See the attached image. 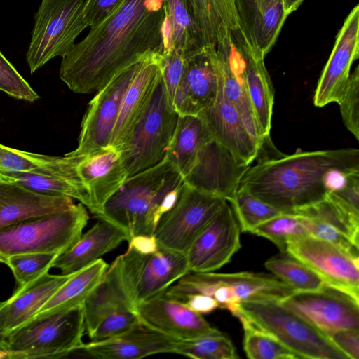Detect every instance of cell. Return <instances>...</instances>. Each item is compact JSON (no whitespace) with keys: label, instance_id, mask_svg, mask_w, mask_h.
<instances>
[{"label":"cell","instance_id":"cell-1","mask_svg":"<svg viewBox=\"0 0 359 359\" xmlns=\"http://www.w3.org/2000/svg\"><path fill=\"white\" fill-rule=\"evenodd\" d=\"M164 0H122L62 57L60 78L74 93L97 92L125 69L164 50Z\"/></svg>","mask_w":359,"mask_h":359},{"label":"cell","instance_id":"cell-2","mask_svg":"<svg viewBox=\"0 0 359 359\" xmlns=\"http://www.w3.org/2000/svg\"><path fill=\"white\" fill-rule=\"evenodd\" d=\"M334 170H359V150L297 152L261 161L249 167L240 187L282 212L294 213L325 198Z\"/></svg>","mask_w":359,"mask_h":359},{"label":"cell","instance_id":"cell-3","mask_svg":"<svg viewBox=\"0 0 359 359\" xmlns=\"http://www.w3.org/2000/svg\"><path fill=\"white\" fill-rule=\"evenodd\" d=\"M184 185V177L166 156L156 165L128 177L95 217L123 229L130 238L154 235L160 219L175 205Z\"/></svg>","mask_w":359,"mask_h":359},{"label":"cell","instance_id":"cell-4","mask_svg":"<svg viewBox=\"0 0 359 359\" xmlns=\"http://www.w3.org/2000/svg\"><path fill=\"white\" fill-rule=\"evenodd\" d=\"M82 305L32 318L5 336L0 341V350L12 359L68 357L83 344Z\"/></svg>","mask_w":359,"mask_h":359},{"label":"cell","instance_id":"cell-5","mask_svg":"<svg viewBox=\"0 0 359 359\" xmlns=\"http://www.w3.org/2000/svg\"><path fill=\"white\" fill-rule=\"evenodd\" d=\"M88 219L86 206L79 203L9 226L0 230V255L6 260L10 255L24 252L60 255L79 239Z\"/></svg>","mask_w":359,"mask_h":359},{"label":"cell","instance_id":"cell-6","mask_svg":"<svg viewBox=\"0 0 359 359\" xmlns=\"http://www.w3.org/2000/svg\"><path fill=\"white\" fill-rule=\"evenodd\" d=\"M110 267L134 311L139 304L164 294L189 273L186 255L161 248L148 255L128 248Z\"/></svg>","mask_w":359,"mask_h":359},{"label":"cell","instance_id":"cell-7","mask_svg":"<svg viewBox=\"0 0 359 359\" xmlns=\"http://www.w3.org/2000/svg\"><path fill=\"white\" fill-rule=\"evenodd\" d=\"M243 313L299 358L348 359L328 337L276 301L241 302Z\"/></svg>","mask_w":359,"mask_h":359},{"label":"cell","instance_id":"cell-8","mask_svg":"<svg viewBox=\"0 0 359 359\" xmlns=\"http://www.w3.org/2000/svg\"><path fill=\"white\" fill-rule=\"evenodd\" d=\"M177 118L161 79L145 112L119 151L128 177L163 161Z\"/></svg>","mask_w":359,"mask_h":359},{"label":"cell","instance_id":"cell-9","mask_svg":"<svg viewBox=\"0 0 359 359\" xmlns=\"http://www.w3.org/2000/svg\"><path fill=\"white\" fill-rule=\"evenodd\" d=\"M84 1L41 0L26 53L31 73L55 57H63L73 48L76 39L87 27Z\"/></svg>","mask_w":359,"mask_h":359},{"label":"cell","instance_id":"cell-10","mask_svg":"<svg viewBox=\"0 0 359 359\" xmlns=\"http://www.w3.org/2000/svg\"><path fill=\"white\" fill-rule=\"evenodd\" d=\"M226 201L185 183L177 203L156 228L159 248L186 255Z\"/></svg>","mask_w":359,"mask_h":359},{"label":"cell","instance_id":"cell-11","mask_svg":"<svg viewBox=\"0 0 359 359\" xmlns=\"http://www.w3.org/2000/svg\"><path fill=\"white\" fill-rule=\"evenodd\" d=\"M279 303L328 338L340 330H359V300L328 285L316 291L294 292Z\"/></svg>","mask_w":359,"mask_h":359},{"label":"cell","instance_id":"cell-12","mask_svg":"<svg viewBox=\"0 0 359 359\" xmlns=\"http://www.w3.org/2000/svg\"><path fill=\"white\" fill-rule=\"evenodd\" d=\"M287 251L314 271L327 285L359 300V256L311 235L290 240Z\"/></svg>","mask_w":359,"mask_h":359},{"label":"cell","instance_id":"cell-13","mask_svg":"<svg viewBox=\"0 0 359 359\" xmlns=\"http://www.w3.org/2000/svg\"><path fill=\"white\" fill-rule=\"evenodd\" d=\"M136 66L118 74L97 91L82 119L78 146L67 155L82 156L109 147L121 100Z\"/></svg>","mask_w":359,"mask_h":359},{"label":"cell","instance_id":"cell-14","mask_svg":"<svg viewBox=\"0 0 359 359\" xmlns=\"http://www.w3.org/2000/svg\"><path fill=\"white\" fill-rule=\"evenodd\" d=\"M241 229L226 201L186 254L189 272H212L241 249Z\"/></svg>","mask_w":359,"mask_h":359},{"label":"cell","instance_id":"cell-15","mask_svg":"<svg viewBox=\"0 0 359 359\" xmlns=\"http://www.w3.org/2000/svg\"><path fill=\"white\" fill-rule=\"evenodd\" d=\"M359 57V5L347 15L337 34L333 49L318 79L313 95L316 107L339 103L351 75L352 64Z\"/></svg>","mask_w":359,"mask_h":359},{"label":"cell","instance_id":"cell-16","mask_svg":"<svg viewBox=\"0 0 359 359\" xmlns=\"http://www.w3.org/2000/svg\"><path fill=\"white\" fill-rule=\"evenodd\" d=\"M185 70L172 102L180 116L198 115L215 99L219 86L216 48L204 46L185 56Z\"/></svg>","mask_w":359,"mask_h":359},{"label":"cell","instance_id":"cell-17","mask_svg":"<svg viewBox=\"0 0 359 359\" xmlns=\"http://www.w3.org/2000/svg\"><path fill=\"white\" fill-rule=\"evenodd\" d=\"M250 165H242L214 138L199 151L196 162L184 177L189 187L228 201L238 189Z\"/></svg>","mask_w":359,"mask_h":359},{"label":"cell","instance_id":"cell-18","mask_svg":"<svg viewBox=\"0 0 359 359\" xmlns=\"http://www.w3.org/2000/svg\"><path fill=\"white\" fill-rule=\"evenodd\" d=\"M161 57L154 54L137 64L121 100L109 147L120 151L145 112L162 79Z\"/></svg>","mask_w":359,"mask_h":359},{"label":"cell","instance_id":"cell-19","mask_svg":"<svg viewBox=\"0 0 359 359\" xmlns=\"http://www.w3.org/2000/svg\"><path fill=\"white\" fill-rule=\"evenodd\" d=\"M212 137L242 165H251L259 147L249 133L234 105L224 95L219 72V86L214 101L198 114Z\"/></svg>","mask_w":359,"mask_h":359},{"label":"cell","instance_id":"cell-20","mask_svg":"<svg viewBox=\"0 0 359 359\" xmlns=\"http://www.w3.org/2000/svg\"><path fill=\"white\" fill-rule=\"evenodd\" d=\"M135 311L141 324L180 340L219 332L201 314L165 293L139 304Z\"/></svg>","mask_w":359,"mask_h":359},{"label":"cell","instance_id":"cell-21","mask_svg":"<svg viewBox=\"0 0 359 359\" xmlns=\"http://www.w3.org/2000/svg\"><path fill=\"white\" fill-rule=\"evenodd\" d=\"M215 48L224 95L237 109L249 133L259 149L264 138L259 131L248 94L245 62L240 44L234 34L229 32Z\"/></svg>","mask_w":359,"mask_h":359},{"label":"cell","instance_id":"cell-22","mask_svg":"<svg viewBox=\"0 0 359 359\" xmlns=\"http://www.w3.org/2000/svg\"><path fill=\"white\" fill-rule=\"evenodd\" d=\"M243 43L264 58L274 46L287 17L283 0H234Z\"/></svg>","mask_w":359,"mask_h":359},{"label":"cell","instance_id":"cell-23","mask_svg":"<svg viewBox=\"0 0 359 359\" xmlns=\"http://www.w3.org/2000/svg\"><path fill=\"white\" fill-rule=\"evenodd\" d=\"M182 341L140 324L109 339L83 344L76 352L98 359H140L159 353H176Z\"/></svg>","mask_w":359,"mask_h":359},{"label":"cell","instance_id":"cell-24","mask_svg":"<svg viewBox=\"0 0 359 359\" xmlns=\"http://www.w3.org/2000/svg\"><path fill=\"white\" fill-rule=\"evenodd\" d=\"M77 171L90 196V212L95 216L102 212L107 201L128 177L120 151L111 147L79 156Z\"/></svg>","mask_w":359,"mask_h":359},{"label":"cell","instance_id":"cell-25","mask_svg":"<svg viewBox=\"0 0 359 359\" xmlns=\"http://www.w3.org/2000/svg\"><path fill=\"white\" fill-rule=\"evenodd\" d=\"M66 252L58 255L52 268L60 270L62 274L76 273L102 256L116 248L130 236L123 229L102 218Z\"/></svg>","mask_w":359,"mask_h":359},{"label":"cell","instance_id":"cell-26","mask_svg":"<svg viewBox=\"0 0 359 359\" xmlns=\"http://www.w3.org/2000/svg\"><path fill=\"white\" fill-rule=\"evenodd\" d=\"M74 205L69 196L43 194L0 181V230L26 219L67 210Z\"/></svg>","mask_w":359,"mask_h":359},{"label":"cell","instance_id":"cell-27","mask_svg":"<svg viewBox=\"0 0 359 359\" xmlns=\"http://www.w3.org/2000/svg\"><path fill=\"white\" fill-rule=\"evenodd\" d=\"M74 273H47L32 285L16 290L8 299L1 302L0 341L9 332L33 318Z\"/></svg>","mask_w":359,"mask_h":359},{"label":"cell","instance_id":"cell-28","mask_svg":"<svg viewBox=\"0 0 359 359\" xmlns=\"http://www.w3.org/2000/svg\"><path fill=\"white\" fill-rule=\"evenodd\" d=\"M187 1L201 46H216L229 32L241 34L234 0Z\"/></svg>","mask_w":359,"mask_h":359},{"label":"cell","instance_id":"cell-29","mask_svg":"<svg viewBox=\"0 0 359 359\" xmlns=\"http://www.w3.org/2000/svg\"><path fill=\"white\" fill-rule=\"evenodd\" d=\"M236 37L245 62V80L255 118L263 138L270 137L274 103V90L264 63V58L254 56L243 43L241 36Z\"/></svg>","mask_w":359,"mask_h":359},{"label":"cell","instance_id":"cell-30","mask_svg":"<svg viewBox=\"0 0 359 359\" xmlns=\"http://www.w3.org/2000/svg\"><path fill=\"white\" fill-rule=\"evenodd\" d=\"M210 280L233 287L241 302H280L296 292L273 274L242 271L207 272Z\"/></svg>","mask_w":359,"mask_h":359},{"label":"cell","instance_id":"cell-31","mask_svg":"<svg viewBox=\"0 0 359 359\" xmlns=\"http://www.w3.org/2000/svg\"><path fill=\"white\" fill-rule=\"evenodd\" d=\"M212 138L198 115H178L167 157L184 177L194 166L201 149Z\"/></svg>","mask_w":359,"mask_h":359},{"label":"cell","instance_id":"cell-32","mask_svg":"<svg viewBox=\"0 0 359 359\" xmlns=\"http://www.w3.org/2000/svg\"><path fill=\"white\" fill-rule=\"evenodd\" d=\"M108 264L99 259L74 273L43 304L34 318H39L82 305L101 280Z\"/></svg>","mask_w":359,"mask_h":359},{"label":"cell","instance_id":"cell-33","mask_svg":"<svg viewBox=\"0 0 359 359\" xmlns=\"http://www.w3.org/2000/svg\"><path fill=\"white\" fill-rule=\"evenodd\" d=\"M82 306L85 330L88 337L111 314L120 310H133L110 266Z\"/></svg>","mask_w":359,"mask_h":359},{"label":"cell","instance_id":"cell-34","mask_svg":"<svg viewBox=\"0 0 359 359\" xmlns=\"http://www.w3.org/2000/svg\"><path fill=\"white\" fill-rule=\"evenodd\" d=\"M164 50L172 49L184 55L200 47L199 36L187 0H164Z\"/></svg>","mask_w":359,"mask_h":359},{"label":"cell","instance_id":"cell-35","mask_svg":"<svg viewBox=\"0 0 359 359\" xmlns=\"http://www.w3.org/2000/svg\"><path fill=\"white\" fill-rule=\"evenodd\" d=\"M0 181L18 184L43 194L69 196L78 200L90 211L92 210L90 196L81 180L54 174L27 172L4 177Z\"/></svg>","mask_w":359,"mask_h":359},{"label":"cell","instance_id":"cell-36","mask_svg":"<svg viewBox=\"0 0 359 359\" xmlns=\"http://www.w3.org/2000/svg\"><path fill=\"white\" fill-rule=\"evenodd\" d=\"M70 161L68 156H52L25 151L0 144V179L13 174L39 172L60 174Z\"/></svg>","mask_w":359,"mask_h":359},{"label":"cell","instance_id":"cell-37","mask_svg":"<svg viewBox=\"0 0 359 359\" xmlns=\"http://www.w3.org/2000/svg\"><path fill=\"white\" fill-rule=\"evenodd\" d=\"M264 266L296 292L316 291L327 285L319 275L287 251L270 257Z\"/></svg>","mask_w":359,"mask_h":359},{"label":"cell","instance_id":"cell-38","mask_svg":"<svg viewBox=\"0 0 359 359\" xmlns=\"http://www.w3.org/2000/svg\"><path fill=\"white\" fill-rule=\"evenodd\" d=\"M244 334L243 350L250 359H297L293 352L271 334L257 327L241 311L236 316Z\"/></svg>","mask_w":359,"mask_h":359},{"label":"cell","instance_id":"cell-39","mask_svg":"<svg viewBox=\"0 0 359 359\" xmlns=\"http://www.w3.org/2000/svg\"><path fill=\"white\" fill-rule=\"evenodd\" d=\"M227 201L243 232L250 233L255 226L282 213L241 187Z\"/></svg>","mask_w":359,"mask_h":359},{"label":"cell","instance_id":"cell-40","mask_svg":"<svg viewBox=\"0 0 359 359\" xmlns=\"http://www.w3.org/2000/svg\"><path fill=\"white\" fill-rule=\"evenodd\" d=\"M250 233L271 241L280 252L287 251L290 240L309 235L304 217L287 212H282L259 224Z\"/></svg>","mask_w":359,"mask_h":359},{"label":"cell","instance_id":"cell-41","mask_svg":"<svg viewBox=\"0 0 359 359\" xmlns=\"http://www.w3.org/2000/svg\"><path fill=\"white\" fill-rule=\"evenodd\" d=\"M176 354L194 359L238 358L231 339L220 331L190 340H182Z\"/></svg>","mask_w":359,"mask_h":359},{"label":"cell","instance_id":"cell-42","mask_svg":"<svg viewBox=\"0 0 359 359\" xmlns=\"http://www.w3.org/2000/svg\"><path fill=\"white\" fill-rule=\"evenodd\" d=\"M57 256L51 253H18L8 256L5 264L13 272L18 286L17 290H21L48 273Z\"/></svg>","mask_w":359,"mask_h":359},{"label":"cell","instance_id":"cell-43","mask_svg":"<svg viewBox=\"0 0 359 359\" xmlns=\"http://www.w3.org/2000/svg\"><path fill=\"white\" fill-rule=\"evenodd\" d=\"M0 90L18 100L34 102L39 95L0 51Z\"/></svg>","mask_w":359,"mask_h":359},{"label":"cell","instance_id":"cell-44","mask_svg":"<svg viewBox=\"0 0 359 359\" xmlns=\"http://www.w3.org/2000/svg\"><path fill=\"white\" fill-rule=\"evenodd\" d=\"M342 121L349 132L359 140V67L351 74L344 94L339 103Z\"/></svg>","mask_w":359,"mask_h":359},{"label":"cell","instance_id":"cell-45","mask_svg":"<svg viewBox=\"0 0 359 359\" xmlns=\"http://www.w3.org/2000/svg\"><path fill=\"white\" fill-rule=\"evenodd\" d=\"M140 324L135 311L120 310L102 320L88 337L93 342L104 341L122 334Z\"/></svg>","mask_w":359,"mask_h":359},{"label":"cell","instance_id":"cell-46","mask_svg":"<svg viewBox=\"0 0 359 359\" xmlns=\"http://www.w3.org/2000/svg\"><path fill=\"white\" fill-rule=\"evenodd\" d=\"M162 81L172 104L175 92L185 70V58L175 49L163 53L161 57Z\"/></svg>","mask_w":359,"mask_h":359},{"label":"cell","instance_id":"cell-47","mask_svg":"<svg viewBox=\"0 0 359 359\" xmlns=\"http://www.w3.org/2000/svg\"><path fill=\"white\" fill-rule=\"evenodd\" d=\"M122 0H85L83 15L87 27H92L109 15Z\"/></svg>","mask_w":359,"mask_h":359},{"label":"cell","instance_id":"cell-48","mask_svg":"<svg viewBox=\"0 0 359 359\" xmlns=\"http://www.w3.org/2000/svg\"><path fill=\"white\" fill-rule=\"evenodd\" d=\"M329 339L348 359L359 358V330H340L332 334Z\"/></svg>","mask_w":359,"mask_h":359},{"label":"cell","instance_id":"cell-49","mask_svg":"<svg viewBox=\"0 0 359 359\" xmlns=\"http://www.w3.org/2000/svg\"><path fill=\"white\" fill-rule=\"evenodd\" d=\"M182 303L190 310L201 315L210 313L219 308L218 303L212 297L203 294L189 295Z\"/></svg>","mask_w":359,"mask_h":359},{"label":"cell","instance_id":"cell-50","mask_svg":"<svg viewBox=\"0 0 359 359\" xmlns=\"http://www.w3.org/2000/svg\"><path fill=\"white\" fill-rule=\"evenodd\" d=\"M128 242V248L141 254H152L159 250V245L154 234L135 235L130 237Z\"/></svg>","mask_w":359,"mask_h":359},{"label":"cell","instance_id":"cell-51","mask_svg":"<svg viewBox=\"0 0 359 359\" xmlns=\"http://www.w3.org/2000/svg\"><path fill=\"white\" fill-rule=\"evenodd\" d=\"M304 0H283L285 11L288 16L297 10Z\"/></svg>","mask_w":359,"mask_h":359},{"label":"cell","instance_id":"cell-52","mask_svg":"<svg viewBox=\"0 0 359 359\" xmlns=\"http://www.w3.org/2000/svg\"><path fill=\"white\" fill-rule=\"evenodd\" d=\"M6 259L3 256L0 255V262L6 264Z\"/></svg>","mask_w":359,"mask_h":359},{"label":"cell","instance_id":"cell-53","mask_svg":"<svg viewBox=\"0 0 359 359\" xmlns=\"http://www.w3.org/2000/svg\"><path fill=\"white\" fill-rule=\"evenodd\" d=\"M5 358H6V354L0 350V359Z\"/></svg>","mask_w":359,"mask_h":359},{"label":"cell","instance_id":"cell-54","mask_svg":"<svg viewBox=\"0 0 359 359\" xmlns=\"http://www.w3.org/2000/svg\"><path fill=\"white\" fill-rule=\"evenodd\" d=\"M0 304H1V302H0Z\"/></svg>","mask_w":359,"mask_h":359}]
</instances>
